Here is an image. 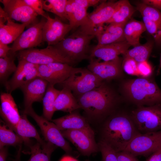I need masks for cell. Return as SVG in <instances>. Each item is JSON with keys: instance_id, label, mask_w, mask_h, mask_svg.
I'll return each mask as SVG.
<instances>
[{"instance_id": "cell-18", "label": "cell", "mask_w": 161, "mask_h": 161, "mask_svg": "<svg viewBox=\"0 0 161 161\" xmlns=\"http://www.w3.org/2000/svg\"><path fill=\"white\" fill-rule=\"evenodd\" d=\"M131 46L126 41L101 46L96 45L91 49L89 60L111 61L120 55L123 54Z\"/></svg>"}, {"instance_id": "cell-20", "label": "cell", "mask_w": 161, "mask_h": 161, "mask_svg": "<svg viewBox=\"0 0 161 161\" xmlns=\"http://www.w3.org/2000/svg\"><path fill=\"white\" fill-rule=\"evenodd\" d=\"M0 98V116L6 124L15 132L21 118L16 104L11 93L1 92Z\"/></svg>"}, {"instance_id": "cell-16", "label": "cell", "mask_w": 161, "mask_h": 161, "mask_svg": "<svg viewBox=\"0 0 161 161\" xmlns=\"http://www.w3.org/2000/svg\"><path fill=\"white\" fill-rule=\"evenodd\" d=\"M72 30L69 24L63 23L57 16L52 18L48 14L42 29L43 41L47 42L48 46L55 45L64 39Z\"/></svg>"}, {"instance_id": "cell-11", "label": "cell", "mask_w": 161, "mask_h": 161, "mask_svg": "<svg viewBox=\"0 0 161 161\" xmlns=\"http://www.w3.org/2000/svg\"><path fill=\"white\" fill-rule=\"evenodd\" d=\"M46 21L43 18L24 31L13 43L10 52L16 53L19 51L39 46L43 42L42 29Z\"/></svg>"}, {"instance_id": "cell-40", "label": "cell", "mask_w": 161, "mask_h": 161, "mask_svg": "<svg viewBox=\"0 0 161 161\" xmlns=\"http://www.w3.org/2000/svg\"><path fill=\"white\" fill-rule=\"evenodd\" d=\"M118 161H138L136 156L125 151L116 152Z\"/></svg>"}, {"instance_id": "cell-35", "label": "cell", "mask_w": 161, "mask_h": 161, "mask_svg": "<svg viewBox=\"0 0 161 161\" xmlns=\"http://www.w3.org/2000/svg\"><path fill=\"white\" fill-rule=\"evenodd\" d=\"M142 16L146 31L152 37L156 46L161 47V26L147 18Z\"/></svg>"}, {"instance_id": "cell-29", "label": "cell", "mask_w": 161, "mask_h": 161, "mask_svg": "<svg viewBox=\"0 0 161 161\" xmlns=\"http://www.w3.org/2000/svg\"><path fill=\"white\" fill-rule=\"evenodd\" d=\"M54 86V85L48 83L42 101L43 116L49 121H51L53 115L55 111V103L60 91V90L56 89Z\"/></svg>"}, {"instance_id": "cell-10", "label": "cell", "mask_w": 161, "mask_h": 161, "mask_svg": "<svg viewBox=\"0 0 161 161\" xmlns=\"http://www.w3.org/2000/svg\"><path fill=\"white\" fill-rule=\"evenodd\" d=\"M161 147V130L140 133L134 137L124 150L134 155L147 156Z\"/></svg>"}, {"instance_id": "cell-27", "label": "cell", "mask_w": 161, "mask_h": 161, "mask_svg": "<svg viewBox=\"0 0 161 161\" xmlns=\"http://www.w3.org/2000/svg\"><path fill=\"white\" fill-rule=\"evenodd\" d=\"M146 29L143 21L132 18L126 24L124 29V34L126 41L133 47L141 44L140 40L142 34Z\"/></svg>"}, {"instance_id": "cell-48", "label": "cell", "mask_w": 161, "mask_h": 161, "mask_svg": "<svg viewBox=\"0 0 161 161\" xmlns=\"http://www.w3.org/2000/svg\"><path fill=\"white\" fill-rule=\"evenodd\" d=\"M161 69V54L160 55V63L159 66V67L158 69L157 70V73H158L160 71V69Z\"/></svg>"}, {"instance_id": "cell-21", "label": "cell", "mask_w": 161, "mask_h": 161, "mask_svg": "<svg viewBox=\"0 0 161 161\" xmlns=\"http://www.w3.org/2000/svg\"><path fill=\"white\" fill-rule=\"evenodd\" d=\"M77 110L67 115L52 120L51 121L61 131L82 130L95 134L89 121L84 116L80 114Z\"/></svg>"}, {"instance_id": "cell-43", "label": "cell", "mask_w": 161, "mask_h": 161, "mask_svg": "<svg viewBox=\"0 0 161 161\" xmlns=\"http://www.w3.org/2000/svg\"><path fill=\"white\" fill-rule=\"evenodd\" d=\"M11 47L0 41V58L7 57L11 50Z\"/></svg>"}, {"instance_id": "cell-36", "label": "cell", "mask_w": 161, "mask_h": 161, "mask_svg": "<svg viewBox=\"0 0 161 161\" xmlns=\"http://www.w3.org/2000/svg\"><path fill=\"white\" fill-rule=\"evenodd\" d=\"M101 152L102 161H118L116 152L104 142L99 140L97 143Z\"/></svg>"}, {"instance_id": "cell-45", "label": "cell", "mask_w": 161, "mask_h": 161, "mask_svg": "<svg viewBox=\"0 0 161 161\" xmlns=\"http://www.w3.org/2000/svg\"><path fill=\"white\" fill-rule=\"evenodd\" d=\"M8 155L7 147H4L0 148V161H6Z\"/></svg>"}, {"instance_id": "cell-47", "label": "cell", "mask_w": 161, "mask_h": 161, "mask_svg": "<svg viewBox=\"0 0 161 161\" xmlns=\"http://www.w3.org/2000/svg\"><path fill=\"white\" fill-rule=\"evenodd\" d=\"M22 149V145L18 146L17 153L15 157V161H21V154Z\"/></svg>"}, {"instance_id": "cell-8", "label": "cell", "mask_w": 161, "mask_h": 161, "mask_svg": "<svg viewBox=\"0 0 161 161\" xmlns=\"http://www.w3.org/2000/svg\"><path fill=\"white\" fill-rule=\"evenodd\" d=\"M23 113L28 115L35 121L40 127L45 141L51 143L62 149L66 153H71L72 149L66 140L61 131L53 122L37 114L32 107L24 109Z\"/></svg>"}, {"instance_id": "cell-26", "label": "cell", "mask_w": 161, "mask_h": 161, "mask_svg": "<svg viewBox=\"0 0 161 161\" xmlns=\"http://www.w3.org/2000/svg\"><path fill=\"white\" fill-rule=\"evenodd\" d=\"M55 111L70 113L80 109L76 98L69 89L63 88L57 96L54 104Z\"/></svg>"}, {"instance_id": "cell-1", "label": "cell", "mask_w": 161, "mask_h": 161, "mask_svg": "<svg viewBox=\"0 0 161 161\" xmlns=\"http://www.w3.org/2000/svg\"><path fill=\"white\" fill-rule=\"evenodd\" d=\"M108 81H104L98 87L77 98L89 123L100 124L115 111L118 97Z\"/></svg>"}, {"instance_id": "cell-17", "label": "cell", "mask_w": 161, "mask_h": 161, "mask_svg": "<svg viewBox=\"0 0 161 161\" xmlns=\"http://www.w3.org/2000/svg\"><path fill=\"white\" fill-rule=\"evenodd\" d=\"M73 68L68 64L58 62L38 65V76L55 85L67 79Z\"/></svg>"}, {"instance_id": "cell-12", "label": "cell", "mask_w": 161, "mask_h": 161, "mask_svg": "<svg viewBox=\"0 0 161 161\" xmlns=\"http://www.w3.org/2000/svg\"><path fill=\"white\" fill-rule=\"evenodd\" d=\"M64 137L71 142L83 155L89 156L99 151L95 134L82 130L61 131Z\"/></svg>"}, {"instance_id": "cell-5", "label": "cell", "mask_w": 161, "mask_h": 161, "mask_svg": "<svg viewBox=\"0 0 161 161\" xmlns=\"http://www.w3.org/2000/svg\"><path fill=\"white\" fill-rule=\"evenodd\" d=\"M104 81L86 68H73L69 77L60 84L78 98L100 86Z\"/></svg>"}, {"instance_id": "cell-42", "label": "cell", "mask_w": 161, "mask_h": 161, "mask_svg": "<svg viewBox=\"0 0 161 161\" xmlns=\"http://www.w3.org/2000/svg\"><path fill=\"white\" fill-rule=\"evenodd\" d=\"M141 2L161 11V0H143Z\"/></svg>"}, {"instance_id": "cell-32", "label": "cell", "mask_w": 161, "mask_h": 161, "mask_svg": "<svg viewBox=\"0 0 161 161\" xmlns=\"http://www.w3.org/2000/svg\"><path fill=\"white\" fill-rule=\"evenodd\" d=\"M154 40H149L145 43L128 49L123 54V57H129L137 63L147 61L154 47Z\"/></svg>"}, {"instance_id": "cell-25", "label": "cell", "mask_w": 161, "mask_h": 161, "mask_svg": "<svg viewBox=\"0 0 161 161\" xmlns=\"http://www.w3.org/2000/svg\"><path fill=\"white\" fill-rule=\"evenodd\" d=\"M87 10L75 0H67L65 10L66 17L72 30L79 28L84 24L88 14Z\"/></svg>"}, {"instance_id": "cell-46", "label": "cell", "mask_w": 161, "mask_h": 161, "mask_svg": "<svg viewBox=\"0 0 161 161\" xmlns=\"http://www.w3.org/2000/svg\"><path fill=\"white\" fill-rule=\"evenodd\" d=\"M60 161H78L74 157L69 155H66L63 157Z\"/></svg>"}, {"instance_id": "cell-6", "label": "cell", "mask_w": 161, "mask_h": 161, "mask_svg": "<svg viewBox=\"0 0 161 161\" xmlns=\"http://www.w3.org/2000/svg\"><path fill=\"white\" fill-rule=\"evenodd\" d=\"M130 116L141 134L161 130V104L138 106Z\"/></svg>"}, {"instance_id": "cell-31", "label": "cell", "mask_w": 161, "mask_h": 161, "mask_svg": "<svg viewBox=\"0 0 161 161\" xmlns=\"http://www.w3.org/2000/svg\"><path fill=\"white\" fill-rule=\"evenodd\" d=\"M23 143L22 138L1 120L0 148L10 146H19Z\"/></svg>"}, {"instance_id": "cell-34", "label": "cell", "mask_w": 161, "mask_h": 161, "mask_svg": "<svg viewBox=\"0 0 161 161\" xmlns=\"http://www.w3.org/2000/svg\"><path fill=\"white\" fill-rule=\"evenodd\" d=\"M67 0H42L44 10L54 13L63 20H66L65 7Z\"/></svg>"}, {"instance_id": "cell-49", "label": "cell", "mask_w": 161, "mask_h": 161, "mask_svg": "<svg viewBox=\"0 0 161 161\" xmlns=\"http://www.w3.org/2000/svg\"><path fill=\"white\" fill-rule=\"evenodd\" d=\"M85 161H90V160H85Z\"/></svg>"}, {"instance_id": "cell-39", "label": "cell", "mask_w": 161, "mask_h": 161, "mask_svg": "<svg viewBox=\"0 0 161 161\" xmlns=\"http://www.w3.org/2000/svg\"><path fill=\"white\" fill-rule=\"evenodd\" d=\"M137 69L139 75L143 78L149 76L152 72V67L148 60L138 63Z\"/></svg>"}, {"instance_id": "cell-30", "label": "cell", "mask_w": 161, "mask_h": 161, "mask_svg": "<svg viewBox=\"0 0 161 161\" xmlns=\"http://www.w3.org/2000/svg\"><path fill=\"white\" fill-rule=\"evenodd\" d=\"M29 147L31 156L27 161H50L51 154L57 146L48 142L46 145L42 146L37 142Z\"/></svg>"}, {"instance_id": "cell-38", "label": "cell", "mask_w": 161, "mask_h": 161, "mask_svg": "<svg viewBox=\"0 0 161 161\" xmlns=\"http://www.w3.org/2000/svg\"><path fill=\"white\" fill-rule=\"evenodd\" d=\"M38 14L46 19L48 14H46L43 9L42 0H23Z\"/></svg>"}, {"instance_id": "cell-3", "label": "cell", "mask_w": 161, "mask_h": 161, "mask_svg": "<svg viewBox=\"0 0 161 161\" xmlns=\"http://www.w3.org/2000/svg\"><path fill=\"white\" fill-rule=\"evenodd\" d=\"M122 92L138 106L161 104V90L153 80L145 78L129 80L121 85Z\"/></svg>"}, {"instance_id": "cell-44", "label": "cell", "mask_w": 161, "mask_h": 161, "mask_svg": "<svg viewBox=\"0 0 161 161\" xmlns=\"http://www.w3.org/2000/svg\"><path fill=\"white\" fill-rule=\"evenodd\" d=\"M145 161H161V147L149 155Z\"/></svg>"}, {"instance_id": "cell-33", "label": "cell", "mask_w": 161, "mask_h": 161, "mask_svg": "<svg viewBox=\"0 0 161 161\" xmlns=\"http://www.w3.org/2000/svg\"><path fill=\"white\" fill-rule=\"evenodd\" d=\"M16 53L9 52L8 55L4 58H0V81L4 86L8 81L9 76L16 71L17 66L14 61Z\"/></svg>"}, {"instance_id": "cell-2", "label": "cell", "mask_w": 161, "mask_h": 161, "mask_svg": "<svg viewBox=\"0 0 161 161\" xmlns=\"http://www.w3.org/2000/svg\"><path fill=\"white\" fill-rule=\"evenodd\" d=\"M100 124L99 140L116 152L124 151L132 140L140 133L130 116L116 111Z\"/></svg>"}, {"instance_id": "cell-24", "label": "cell", "mask_w": 161, "mask_h": 161, "mask_svg": "<svg viewBox=\"0 0 161 161\" xmlns=\"http://www.w3.org/2000/svg\"><path fill=\"white\" fill-rule=\"evenodd\" d=\"M15 132L23 140V143L29 147L32 144L31 138H34L42 146L47 142L42 139L34 126L29 121L27 115L23 113L16 126Z\"/></svg>"}, {"instance_id": "cell-41", "label": "cell", "mask_w": 161, "mask_h": 161, "mask_svg": "<svg viewBox=\"0 0 161 161\" xmlns=\"http://www.w3.org/2000/svg\"><path fill=\"white\" fill-rule=\"evenodd\" d=\"M75 1L82 7L87 9L91 7L97 6L103 0H75Z\"/></svg>"}, {"instance_id": "cell-9", "label": "cell", "mask_w": 161, "mask_h": 161, "mask_svg": "<svg viewBox=\"0 0 161 161\" xmlns=\"http://www.w3.org/2000/svg\"><path fill=\"white\" fill-rule=\"evenodd\" d=\"M117 1H103L90 13L88 14L84 24L78 28L84 33L94 35L112 16L117 7Z\"/></svg>"}, {"instance_id": "cell-15", "label": "cell", "mask_w": 161, "mask_h": 161, "mask_svg": "<svg viewBox=\"0 0 161 161\" xmlns=\"http://www.w3.org/2000/svg\"><path fill=\"white\" fill-rule=\"evenodd\" d=\"M38 65L24 60H18L16 71L4 86L7 92L11 93L38 77Z\"/></svg>"}, {"instance_id": "cell-13", "label": "cell", "mask_w": 161, "mask_h": 161, "mask_svg": "<svg viewBox=\"0 0 161 161\" xmlns=\"http://www.w3.org/2000/svg\"><path fill=\"white\" fill-rule=\"evenodd\" d=\"M0 1L10 19L28 26L36 23L38 14L23 0H0Z\"/></svg>"}, {"instance_id": "cell-37", "label": "cell", "mask_w": 161, "mask_h": 161, "mask_svg": "<svg viewBox=\"0 0 161 161\" xmlns=\"http://www.w3.org/2000/svg\"><path fill=\"white\" fill-rule=\"evenodd\" d=\"M137 63L134 59L129 57H123L122 69L127 74L131 75L139 76Z\"/></svg>"}, {"instance_id": "cell-7", "label": "cell", "mask_w": 161, "mask_h": 161, "mask_svg": "<svg viewBox=\"0 0 161 161\" xmlns=\"http://www.w3.org/2000/svg\"><path fill=\"white\" fill-rule=\"evenodd\" d=\"M16 56L18 60H24L38 65L58 62L72 66L71 62L54 46H48L42 49L33 48L21 50Z\"/></svg>"}, {"instance_id": "cell-22", "label": "cell", "mask_w": 161, "mask_h": 161, "mask_svg": "<svg viewBox=\"0 0 161 161\" xmlns=\"http://www.w3.org/2000/svg\"><path fill=\"white\" fill-rule=\"evenodd\" d=\"M126 23L110 24L103 26L95 34L97 46H101L125 41L124 29Z\"/></svg>"}, {"instance_id": "cell-28", "label": "cell", "mask_w": 161, "mask_h": 161, "mask_svg": "<svg viewBox=\"0 0 161 161\" xmlns=\"http://www.w3.org/2000/svg\"><path fill=\"white\" fill-rule=\"evenodd\" d=\"M136 11L135 8L127 0L117 1L116 8L110 19L106 24L127 23Z\"/></svg>"}, {"instance_id": "cell-14", "label": "cell", "mask_w": 161, "mask_h": 161, "mask_svg": "<svg viewBox=\"0 0 161 161\" xmlns=\"http://www.w3.org/2000/svg\"><path fill=\"white\" fill-rule=\"evenodd\" d=\"M122 60L119 56L108 61L91 60L89 61L87 68L102 80L109 81L122 75Z\"/></svg>"}, {"instance_id": "cell-23", "label": "cell", "mask_w": 161, "mask_h": 161, "mask_svg": "<svg viewBox=\"0 0 161 161\" xmlns=\"http://www.w3.org/2000/svg\"><path fill=\"white\" fill-rule=\"evenodd\" d=\"M27 26L26 24L15 23L7 15L6 18L0 17V41L7 45L13 42Z\"/></svg>"}, {"instance_id": "cell-4", "label": "cell", "mask_w": 161, "mask_h": 161, "mask_svg": "<svg viewBox=\"0 0 161 161\" xmlns=\"http://www.w3.org/2000/svg\"><path fill=\"white\" fill-rule=\"evenodd\" d=\"M95 37V35L87 34L78 28L68 37L53 46L57 48L73 65L83 60L89 59L91 49L90 43Z\"/></svg>"}, {"instance_id": "cell-19", "label": "cell", "mask_w": 161, "mask_h": 161, "mask_svg": "<svg viewBox=\"0 0 161 161\" xmlns=\"http://www.w3.org/2000/svg\"><path fill=\"white\" fill-rule=\"evenodd\" d=\"M48 83L47 80L38 76L19 88L24 95V109L32 107L35 102L42 101Z\"/></svg>"}]
</instances>
